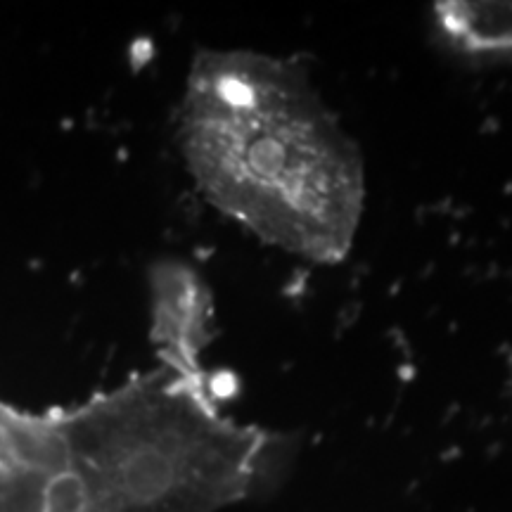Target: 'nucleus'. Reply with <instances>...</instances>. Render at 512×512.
<instances>
[{
  "label": "nucleus",
  "instance_id": "nucleus-3",
  "mask_svg": "<svg viewBox=\"0 0 512 512\" xmlns=\"http://www.w3.org/2000/svg\"><path fill=\"white\" fill-rule=\"evenodd\" d=\"M441 22L465 48L512 50V3L444 5Z\"/></svg>",
  "mask_w": 512,
  "mask_h": 512
},
{
  "label": "nucleus",
  "instance_id": "nucleus-1",
  "mask_svg": "<svg viewBox=\"0 0 512 512\" xmlns=\"http://www.w3.org/2000/svg\"><path fill=\"white\" fill-rule=\"evenodd\" d=\"M178 140L202 195L259 240L323 266L351 252L363 157L302 67L252 50L200 53Z\"/></svg>",
  "mask_w": 512,
  "mask_h": 512
},
{
  "label": "nucleus",
  "instance_id": "nucleus-2",
  "mask_svg": "<svg viewBox=\"0 0 512 512\" xmlns=\"http://www.w3.org/2000/svg\"><path fill=\"white\" fill-rule=\"evenodd\" d=\"M157 332L166 347V363L200 373L197 354L207 339V294L190 273L169 271L159 278Z\"/></svg>",
  "mask_w": 512,
  "mask_h": 512
}]
</instances>
